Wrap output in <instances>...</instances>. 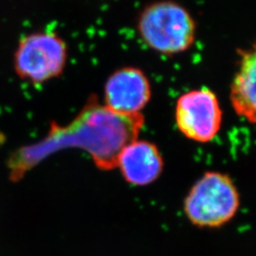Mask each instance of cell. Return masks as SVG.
Returning <instances> with one entry per match:
<instances>
[{
  "instance_id": "obj_1",
  "label": "cell",
  "mask_w": 256,
  "mask_h": 256,
  "mask_svg": "<svg viewBox=\"0 0 256 256\" xmlns=\"http://www.w3.org/2000/svg\"><path fill=\"white\" fill-rule=\"evenodd\" d=\"M144 124L142 113L122 115L113 112L92 96L70 124L62 126L52 122L43 140L19 148L10 156V178L14 182L21 180L48 156L68 147L86 150L101 170L115 169L120 150L137 140Z\"/></svg>"
},
{
  "instance_id": "obj_2",
  "label": "cell",
  "mask_w": 256,
  "mask_h": 256,
  "mask_svg": "<svg viewBox=\"0 0 256 256\" xmlns=\"http://www.w3.org/2000/svg\"><path fill=\"white\" fill-rule=\"evenodd\" d=\"M137 28L147 46L162 54H182L196 36V23L191 12L172 0L146 6L138 16Z\"/></svg>"
},
{
  "instance_id": "obj_3",
  "label": "cell",
  "mask_w": 256,
  "mask_h": 256,
  "mask_svg": "<svg viewBox=\"0 0 256 256\" xmlns=\"http://www.w3.org/2000/svg\"><path fill=\"white\" fill-rule=\"evenodd\" d=\"M238 188L228 174L207 172L194 184L184 200V212L194 226L220 228L236 214Z\"/></svg>"
},
{
  "instance_id": "obj_4",
  "label": "cell",
  "mask_w": 256,
  "mask_h": 256,
  "mask_svg": "<svg viewBox=\"0 0 256 256\" xmlns=\"http://www.w3.org/2000/svg\"><path fill=\"white\" fill-rule=\"evenodd\" d=\"M68 60L64 40L52 32H36L24 37L14 54V70L25 81L38 84L63 74Z\"/></svg>"
},
{
  "instance_id": "obj_5",
  "label": "cell",
  "mask_w": 256,
  "mask_h": 256,
  "mask_svg": "<svg viewBox=\"0 0 256 256\" xmlns=\"http://www.w3.org/2000/svg\"><path fill=\"white\" fill-rule=\"evenodd\" d=\"M174 116L183 135L202 144L216 137L222 124L220 101L216 93L207 88L182 95L176 104Z\"/></svg>"
},
{
  "instance_id": "obj_6",
  "label": "cell",
  "mask_w": 256,
  "mask_h": 256,
  "mask_svg": "<svg viewBox=\"0 0 256 256\" xmlns=\"http://www.w3.org/2000/svg\"><path fill=\"white\" fill-rule=\"evenodd\" d=\"M149 79L142 70L124 66L108 78L104 84V106L122 114H140L151 99Z\"/></svg>"
},
{
  "instance_id": "obj_7",
  "label": "cell",
  "mask_w": 256,
  "mask_h": 256,
  "mask_svg": "<svg viewBox=\"0 0 256 256\" xmlns=\"http://www.w3.org/2000/svg\"><path fill=\"white\" fill-rule=\"evenodd\" d=\"M117 167L128 183L146 186L162 173L164 158L155 144L134 140L120 150Z\"/></svg>"
},
{
  "instance_id": "obj_8",
  "label": "cell",
  "mask_w": 256,
  "mask_h": 256,
  "mask_svg": "<svg viewBox=\"0 0 256 256\" xmlns=\"http://www.w3.org/2000/svg\"><path fill=\"white\" fill-rule=\"evenodd\" d=\"M238 72L230 84V100L234 112L254 124L256 108V48L241 50Z\"/></svg>"
}]
</instances>
